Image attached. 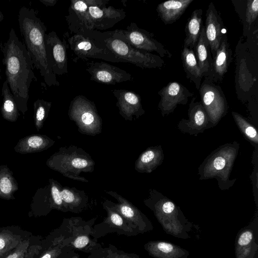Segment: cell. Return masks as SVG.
Returning <instances> with one entry per match:
<instances>
[{
	"label": "cell",
	"mask_w": 258,
	"mask_h": 258,
	"mask_svg": "<svg viewBox=\"0 0 258 258\" xmlns=\"http://www.w3.org/2000/svg\"><path fill=\"white\" fill-rule=\"evenodd\" d=\"M234 120L245 138L253 146L258 144V134L255 127L239 113L232 111Z\"/></svg>",
	"instance_id": "31"
},
{
	"label": "cell",
	"mask_w": 258,
	"mask_h": 258,
	"mask_svg": "<svg viewBox=\"0 0 258 258\" xmlns=\"http://www.w3.org/2000/svg\"><path fill=\"white\" fill-rule=\"evenodd\" d=\"M109 0H91V4L82 15L79 31L83 34L93 30L109 29L126 16L122 9L106 7Z\"/></svg>",
	"instance_id": "7"
},
{
	"label": "cell",
	"mask_w": 258,
	"mask_h": 258,
	"mask_svg": "<svg viewBox=\"0 0 258 258\" xmlns=\"http://www.w3.org/2000/svg\"><path fill=\"white\" fill-rule=\"evenodd\" d=\"M112 36L122 40L134 47L148 52H156L161 57H171L172 53L155 38L153 33L139 28L132 22L125 29L108 31Z\"/></svg>",
	"instance_id": "9"
},
{
	"label": "cell",
	"mask_w": 258,
	"mask_h": 258,
	"mask_svg": "<svg viewBox=\"0 0 258 258\" xmlns=\"http://www.w3.org/2000/svg\"><path fill=\"white\" fill-rule=\"evenodd\" d=\"M62 187L61 185L57 181L55 180L51 181V192L53 201L54 208L66 212L61 196Z\"/></svg>",
	"instance_id": "34"
},
{
	"label": "cell",
	"mask_w": 258,
	"mask_h": 258,
	"mask_svg": "<svg viewBox=\"0 0 258 258\" xmlns=\"http://www.w3.org/2000/svg\"><path fill=\"white\" fill-rule=\"evenodd\" d=\"M2 95L3 96L2 110L7 115H13L16 111L17 104L15 98L11 93L7 81L6 80L2 86Z\"/></svg>",
	"instance_id": "33"
},
{
	"label": "cell",
	"mask_w": 258,
	"mask_h": 258,
	"mask_svg": "<svg viewBox=\"0 0 258 258\" xmlns=\"http://www.w3.org/2000/svg\"><path fill=\"white\" fill-rule=\"evenodd\" d=\"M112 92L117 99L116 106L119 114L125 120L139 119L145 114L141 98L138 94L125 89H114Z\"/></svg>",
	"instance_id": "19"
},
{
	"label": "cell",
	"mask_w": 258,
	"mask_h": 258,
	"mask_svg": "<svg viewBox=\"0 0 258 258\" xmlns=\"http://www.w3.org/2000/svg\"><path fill=\"white\" fill-rule=\"evenodd\" d=\"M235 258H258V215L237 233L234 242Z\"/></svg>",
	"instance_id": "15"
},
{
	"label": "cell",
	"mask_w": 258,
	"mask_h": 258,
	"mask_svg": "<svg viewBox=\"0 0 258 258\" xmlns=\"http://www.w3.org/2000/svg\"><path fill=\"white\" fill-rule=\"evenodd\" d=\"M42 4L47 7H53L56 2L57 0H39Z\"/></svg>",
	"instance_id": "41"
},
{
	"label": "cell",
	"mask_w": 258,
	"mask_h": 258,
	"mask_svg": "<svg viewBox=\"0 0 258 258\" xmlns=\"http://www.w3.org/2000/svg\"><path fill=\"white\" fill-rule=\"evenodd\" d=\"M45 45L48 64L53 74L56 76L67 74L69 45L65 37L61 40L52 31L45 34Z\"/></svg>",
	"instance_id": "12"
},
{
	"label": "cell",
	"mask_w": 258,
	"mask_h": 258,
	"mask_svg": "<svg viewBox=\"0 0 258 258\" xmlns=\"http://www.w3.org/2000/svg\"><path fill=\"white\" fill-rule=\"evenodd\" d=\"M51 102L38 99L34 102L35 117L37 121L42 122L46 117L51 107Z\"/></svg>",
	"instance_id": "35"
},
{
	"label": "cell",
	"mask_w": 258,
	"mask_h": 258,
	"mask_svg": "<svg viewBox=\"0 0 258 258\" xmlns=\"http://www.w3.org/2000/svg\"><path fill=\"white\" fill-rule=\"evenodd\" d=\"M51 168L70 179L88 182L80 176L82 172H93L95 163L91 155L80 147L74 145L59 148L49 162Z\"/></svg>",
	"instance_id": "6"
},
{
	"label": "cell",
	"mask_w": 258,
	"mask_h": 258,
	"mask_svg": "<svg viewBox=\"0 0 258 258\" xmlns=\"http://www.w3.org/2000/svg\"><path fill=\"white\" fill-rule=\"evenodd\" d=\"M72 217L64 219L68 224V234L67 236H61L63 239V246H70L75 249L91 252L97 248L100 245L95 240L91 239L93 229L87 225H79L81 218Z\"/></svg>",
	"instance_id": "13"
},
{
	"label": "cell",
	"mask_w": 258,
	"mask_h": 258,
	"mask_svg": "<svg viewBox=\"0 0 258 258\" xmlns=\"http://www.w3.org/2000/svg\"><path fill=\"white\" fill-rule=\"evenodd\" d=\"M86 70L91 81L106 85L132 81L133 76L126 71L104 61H88Z\"/></svg>",
	"instance_id": "17"
},
{
	"label": "cell",
	"mask_w": 258,
	"mask_h": 258,
	"mask_svg": "<svg viewBox=\"0 0 258 258\" xmlns=\"http://www.w3.org/2000/svg\"><path fill=\"white\" fill-rule=\"evenodd\" d=\"M29 239H24L22 242L6 258H25L30 246Z\"/></svg>",
	"instance_id": "38"
},
{
	"label": "cell",
	"mask_w": 258,
	"mask_h": 258,
	"mask_svg": "<svg viewBox=\"0 0 258 258\" xmlns=\"http://www.w3.org/2000/svg\"><path fill=\"white\" fill-rule=\"evenodd\" d=\"M194 50L202 77L211 81L213 58L210 46L206 37L204 26L202 27L201 34Z\"/></svg>",
	"instance_id": "24"
},
{
	"label": "cell",
	"mask_w": 258,
	"mask_h": 258,
	"mask_svg": "<svg viewBox=\"0 0 258 258\" xmlns=\"http://www.w3.org/2000/svg\"><path fill=\"white\" fill-rule=\"evenodd\" d=\"M12 183L7 177H3L0 181V189L2 192L7 194L12 190Z\"/></svg>",
	"instance_id": "39"
},
{
	"label": "cell",
	"mask_w": 258,
	"mask_h": 258,
	"mask_svg": "<svg viewBox=\"0 0 258 258\" xmlns=\"http://www.w3.org/2000/svg\"><path fill=\"white\" fill-rule=\"evenodd\" d=\"M201 102L208 116L210 126H215L226 115L228 103L221 87L205 79L199 89Z\"/></svg>",
	"instance_id": "11"
},
{
	"label": "cell",
	"mask_w": 258,
	"mask_h": 258,
	"mask_svg": "<svg viewBox=\"0 0 258 258\" xmlns=\"http://www.w3.org/2000/svg\"><path fill=\"white\" fill-rule=\"evenodd\" d=\"M103 209L106 211L107 217L100 224L96 226V229L104 230L101 236L108 233L116 232L128 236L141 234L137 228L127 221L118 212L108 206L105 202L102 203Z\"/></svg>",
	"instance_id": "20"
},
{
	"label": "cell",
	"mask_w": 258,
	"mask_h": 258,
	"mask_svg": "<svg viewBox=\"0 0 258 258\" xmlns=\"http://www.w3.org/2000/svg\"><path fill=\"white\" fill-rule=\"evenodd\" d=\"M63 37L67 40L69 48L75 56L74 61L77 59L86 61L90 58H95L120 62L112 52L90 36L82 34H74L70 36L68 32H65Z\"/></svg>",
	"instance_id": "10"
},
{
	"label": "cell",
	"mask_w": 258,
	"mask_h": 258,
	"mask_svg": "<svg viewBox=\"0 0 258 258\" xmlns=\"http://www.w3.org/2000/svg\"><path fill=\"white\" fill-rule=\"evenodd\" d=\"M70 258H79V255L78 254H76Z\"/></svg>",
	"instance_id": "43"
},
{
	"label": "cell",
	"mask_w": 258,
	"mask_h": 258,
	"mask_svg": "<svg viewBox=\"0 0 258 258\" xmlns=\"http://www.w3.org/2000/svg\"><path fill=\"white\" fill-rule=\"evenodd\" d=\"M144 247L148 254L154 258H187L189 255L186 249L168 241H150Z\"/></svg>",
	"instance_id": "23"
},
{
	"label": "cell",
	"mask_w": 258,
	"mask_h": 258,
	"mask_svg": "<svg viewBox=\"0 0 258 258\" xmlns=\"http://www.w3.org/2000/svg\"><path fill=\"white\" fill-rule=\"evenodd\" d=\"M258 15V0H248L246 8V22L251 25Z\"/></svg>",
	"instance_id": "37"
},
{
	"label": "cell",
	"mask_w": 258,
	"mask_h": 258,
	"mask_svg": "<svg viewBox=\"0 0 258 258\" xmlns=\"http://www.w3.org/2000/svg\"><path fill=\"white\" fill-rule=\"evenodd\" d=\"M181 58L186 77L195 84L199 90L203 77L194 50L183 46Z\"/></svg>",
	"instance_id": "28"
},
{
	"label": "cell",
	"mask_w": 258,
	"mask_h": 258,
	"mask_svg": "<svg viewBox=\"0 0 258 258\" xmlns=\"http://www.w3.org/2000/svg\"><path fill=\"white\" fill-rule=\"evenodd\" d=\"M0 49L3 54L2 62L10 91L18 107L25 108L30 85L33 81H37L32 59L13 28L11 29L7 41L1 42Z\"/></svg>",
	"instance_id": "1"
},
{
	"label": "cell",
	"mask_w": 258,
	"mask_h": 258,
	"mask_svg": "<svg viewBox=\"0 0 258 258\" xmlns=\"http://www.w3.org/2000/svg\"><path fill=\"white\" fill-rule=\"evenodd\" d=\"M1 69H0V83H1Z\"/></svg>",
	"instance_id": "44"
},
{
	"label": "cell",
	"mask_w": 258,
	"mask_h": 258,
	"mask_svg": "<svg viewBox=\"0 0 258 258\" xmlns=\"http://www.w3.org/2000/svg\"><path fill=\"white\" fill-rule=\"evenodd\" d=\"M193 97L188 109L187 119H181L178 123L177 128L182 133L197 136L210 128L207 113L200 101H196Z\"/></svg>",
	"instance_id": "18"
},
{
	"label": "cell",
	"mask_w": 258,
	"mask_h": 258,
	"mask_svg": "<svg viewBox=\"0 0 258 258\" xmlns=\"http://www.w3.org/2000/svg\"><path fill=\"white\" fill-rule=\"evenodd\" d=\"M164 158L161 145L147 148L135 162V169L139 173H149L162 164Z\"/></svg>",
	"instance_id": "25"
},
{
	"label": "cell",
	"mask_w": 258,
	"mask_h": 258,
	"mask_svg": "<svg viewBox=\"0 0 258 258\" xmlns=\"http://www.w3.org/2000/svg\"><path fill=\"white\" fill-rule=\"evenodd\" d=\"M63 247V239L60 236L54 240L52 245L39 258H57L61 253Z\"/></svg>",
	"instance_id": "36"
},
{
	"label": "cell",
	"mask_w": 258,
	"mask_h": 258,
	"mask_svg": "<svg viewBox=\"0 0 258 258\" xmlns=\"http://www.w3.org/2000/svg\"><path fill=\"white\" fill-rule=\"evenodd\" d=\"M61 196L66 212L80 213L87 206L88 198L86 192L75 187H62Z\"/></svg>",
	"instance_id": "27"
},
{
	"label": "cell",
	"mask_w": 258,
	"mask_h": 258,
	"mask_svg": "<svg viewBox=\"0 0 258 258\" xmlns=\"http://www.w3.org/2000/svg\"><path fill=\"white\" fill-rule=\"evenodd\" d=\"M18 22L24 45L32 59L33 66L49 87L58 86L56 76L50 69L47 59L45 35L47 28L36 11L32 8L22 7L19 10Z\"/></svg>",
	"instance_id": "2"
},
{
	"label": "cell",
	"mask_w": 258,
	"mask_h": 258,
	"mask_svg": "<svg viewBox=\"0 0 258 258\" xmlns=\"http://www.w3.org/2000/svg\"><path fill=\"white\" fill-rule=\"evenodd\" d=\"M203 10H195L187 19L185 27V37L183 46L194 50L198 41L203 27Z\"/></svg>",
	"instance_id": "29"
},
{
	"label": "cell",
	"mask_w": 258,
	"mask_h": 258,
	"mask_svg": "<svg viewBox=\"0 0 258 258\" xmlns=\"http://www.w3.org/2000/svg\"><path fill=\"white\" fill-rule=\"evenodd\" d=\"M239 149L236 141L226 143L213 151L198 168L200 180L215 178L221 190L229 189L236 179H230L233 166Z\"/></svg>",
	"instance_id": "4"
},
{
	"label": "cell",
	"mask_w": 258,
	"mask_h": 258,
	"mask_svg": "<svg viewBox=\"0 0 258 258\" xmlns=\"http://www.w3.org/2000/svg\"><path fill=\"white\" fill-rule=\"evenodd\" d=\"M40 249L41 246L38 245L29 246L25 258H33L35 254L38 253Z\"/></svg>",
	"instance_id": "40"
},
{
	"label": "cell",
	"mask_w": 258,
	"mask_h": 258,
	"mask_svg": "<svg viewBox=\"0 0 258 258\" xmlns=\"http://www.w3.org/2000/svg\"><path fill=\"white\" fill-rule=\"evenodd\" d=\"M232 50L226 35L223 36L219 47L213 58L212 77L214 83L222 82L225 74L232 61Z\"/></svg>",
	"instance_id": "22"
},
{
	"label": "cell",
	"mask_w": 258,
	"mask_h": 258,
	"mask_svg": "<svg viewBox=\"0 0 258 258\" xmlns=\"http://www.w3.org/2000/svg\"><path fill=\"white\" fill-rule=\"evenodd\" d=\"M204 27L206 37L213 58L224 35L222 32L224 25L220 14L212 2L209 4L206 11Z\"/></svg>",
	"instance_id": "21"
},
{
	"label": "cell",
	"mask_w": 258,
	"mask_h": 258,
	"mask_svg": "<svg viewBox=\"0 0 258 258\" xmlns=\"http://www.w3.org/2000/svg\"><path fill=\"white\" fill-rule=\"evenodd\" d=\"M109 49L120 62H129L142 69H159L164 65L158 55L137 49L125 41L110 35L108 31L93 30L84 33Z\"/></svg>",
	"instance_id": "5"
},
{
	"label": "cell",
	"mask_w": 258,
	"mask_h": 258,
	"mask_svg": "<svg viewBox=\"0 0 258 258\" xmlns=\"http://www.w3.org/2000/svg\"><path fill=\"white\" fill-rule=\"evenodd\" d=\"M106 193L115 199L117 203H115L108 200H105L104 202L135 226L141 234L153 229V226L150 220L131 202L116 191H106Z\"/></svg>",
	"instance_id": "14"
},
{
	"label": "cell",
	"mask_w": 258,
	"mask_h": 258,
	"mask_svg": "<svg viewBox=\"0 0 258 258\" xmlns=\"http://www.w3.org/2000/svg\"><path fill=\"white\" fill-rule=\"evenodd\" d=\"M87 258H140L134 253H127L109 244L107 247L99 246L89 255Z\"/></svg>",
	"instance_id": "32"
},
{
	"label": "cell",
	"mask_w": 258,
	"mask_h": 258,
	"mask_svg": "<svg viewBox=\"0 0 258 258\" xmlns=\"http://www.w3.org/2000/svg\"><path fill=\"white\" fill-rule=\"evenodd\" d=\"M158 94L160 96L158 108L162 116L172 113L178 105H185L188 98L194 95V93L177 82H169Z\"/></svg>",
	"instance_id": "16"
},
{
	"label": "cell",
	"mask_w": 258,
	"mask_h": 258,
	"mask_svg": "<svg viewBox=\"0 0 258 258\" xmlns=\"http://www.w3.org/2000/svg\"><path fill=\"white\" fill-rule=\"evenodd\" d=\"M23 240L20 235L9 230L0 231V258H6Z\"/></svg>",
	"instance_id": "30"
},
{
	"label": "cell",
	"mask_w": 258,
	"mask_h": 258,
	"mask_svg": "<svg viewBox=\"0 0 258 258\" xmlns=\"http://www.w3.org/2000/svg\"><path fill=\"white\" fill-rule=\"evenodd\" d=\"M4 19V16L2 12L0 10V22H1Z\"/></svg>",
	"instance_id": "42"
},
{
	"label": "cell",
	"mask_w": 258,
	"mask_h": 258,
	"mask_svg": "<svg viewBox=\"0 0 258 258\" xmlns=\"http://www.w3.org/2000/svg\"><path fill=\"white\" fill-rule=\"evenodd\" d=\"M194 0H170L159 4L156 11L165 25L172 24L178 20Z\"/></svg>",
	"instance_id": "26"
},
{
	"label": "cell",
	"mask_w": 258,
	"mask_h": 258,
	"mask_svg": "<svg viewBox=\"0 0 258 258\" xmlns=\"http://www.w3.org/2000/svg\"><path fill=\"white\" fill-rule=\"evenodd\" d=\"M68 116L83 135L95 136L101 133L102 119L95 103L83 95H78L71 101Z\"/></svg>",
	"instance_id": "8"
},
{
	"label": "cell",
	"mask_w": 258,
	"mask_h": 258,
	"mask_svg": "<svg viewBox=\"0 0 258 258\" xmlns=\"http://www.w3.org/2000/svg\"><path fill=\"white\" fill-rule=\"evenodd\" d=\"M149 194L143 202L153 212L164 231L176 238H190L194 224L185 217L180 208L155 189H150Z\"/></svg>",
	"instance_id": "3"
}]
</instances>
